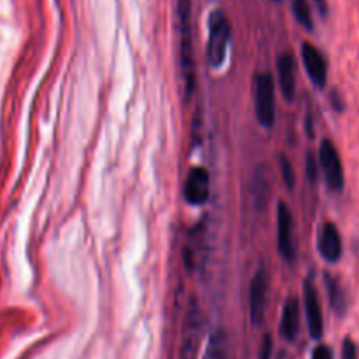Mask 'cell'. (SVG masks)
Segmentation results:
<instances>
[{
	"mask_svg": "<svg viewBox=\"0 0 359 359\" xmlns=\"http://www.w3.org/2000/svg\"><path fill=\"white\" fill-rule=\"evenodd\" d=\"M342 359H358V346L351 339L344 340Z\"/></svg>",
	"mask_w": 359,
	"mask_h": 359,
	"instance_id": "d6986e66",
	"label": "cell"
},
{
	"mask_svg": "<svg viewBox=\"0 0 359 359\" xmlns=\"http://www.w3.org/2000/svg\"><path fill=\"white\" fill-rule=\"evenodd\" d=\"M305 165H307V177L309 181L312 182V184H316L318 182V177H319V158L316 160V156L312 153H307V156H305Z\"/></svg>",
	"mask_w": 359,
	"mask_h": 359,
	"instance_id": "ac0fdd59",
	"label": "cell"
},
{
	"mask_svg": "<svg viewBox=\"0 0 359 359\" xmlns=\"http://www.w3.org/2000/svg\"><path fill=\"white\" fill-rule=\"evenodd\" d=\"M279 163H280V172H283V179H284V182H286V188L293 189L294 188V170H293V167H291V161L287 160L286 156H280Z\"/></svg>",
	"mask_w": 359,
	"mask_h": 359,
	"instance_id": "e0dca14e",
	"label": "cell"
},
{
	"mask_svg": "<svg viewBox=\"0 0 359 359\" xmlns=\"http://www.w3.org/2000/svg\"><path fill=\"white\" fill-rule=\"evenodd\" d=\"M302 58H304V65L312 83L318 88L325 86L326 79H328V63H326L325 55L316 46H312L311 42H304Z\"/></svg>",
	"mask_w": 359,
	"mask_h": 359,
	"instance_id": "30bf717a",
	"label": "cell"
},
{
	"mask_svg": "<svg viewBox=\"0 0 359 359\" xmlns=\"http://www.w3.org/2000/svg\"><path fill=\"white\" fill-rule=\"evenodd\" d=\"M277 72H279L280 93L287 102H291L297 95V63L291 53H283L277 58Z\"/></svg>",
	"mask_w": 359,
	"mask_h": 359,
	"instance_id": "7c38bea8",
	"label": "cell"
},
{
	"mask_svg": "<svg viewBox=\"0 0 359 359\" xmlns=\"http://www.w3.org/2000/svg\"><path fill=\"white\" fill-rule=\"evenodd\" d=\"M319 165L323 168L326 182H328L332 191H342L344 184H346V175H344L342 160L337 151L335 144L330 139H325L319 147Z\"/></svg>",
	"mask_w": 359,
	"mask_h": 359,
	"instance_id": "5b68a950",
	"label": "cell"
},
{
	"mask_svg": "<svg viewBox=\"0 0 359 359\" xmlns=\"http://www.w3.org/2000/svg\"><path fill=\"white\" fill-rule=\"evenodd\" d=\"M276 2H279V0H276Z\"/></svg>",
	"mask_w": 359,
	"mask_h": 359,
	"instance_id": "603a6c76",
	"label": "cell"
},
{
	"mask_svg": "<svg viewBox=\"0 0 359 359\" xmlns=\"http://www.w3.org/2000/svg\"><path fill=\"white\" fill-rule=\"evenodd\" d=\"M291 7H293V14L298 23L304 28H307V30H312L314 28V21H312L311 6H309L307 0H293V6Z\"/></svg>",
	"mask_w": 359,
	"mask_h": 359,
	"instance_id": "2e32d148",
	"label": "cell"
},
{
	"mask_svg": "<svg viewBox=\"0 0 359 359\" xmlns=\"http://www.w3.org/2000/svg\"><path fill=\"white\" fill-rule=\"evenodd\" d=\"M269 272L265 266H259L249 286V316L255 326H262L266 316V302H269Z\"/></svg>",
	"mask_w": 359,
	"mask_h": 359,
	"instance_id": "277c9868",
	"label": "cell"
},
{
	"mask_svg": "<svg viewBox=\"0 0 359 359\" xmlns=\"http://www.w3.org/2000/svg\"><path fill=\"white\" fill-rule=\"evenodd\" d=\"M270 354H272V337L266 333V335L263 337L262 354H259V359H270Z\"/></svg>",
	"mask_w": 359,
	"mask_h": 359,
	"instance_id": "44dd1931",
	"label": "cell"
},
{
	"mask_svg": "<svg viewBox=\"0 0 359 359\" xmlns=\"http://www.w3.org/2000/svg\"><path fill=\"white\" fill-rule=\"evenodd\" d=\"M312 359H333V351L328 346H325V344H321L312 353Z\"/></svg>",
	"mask_w": 359,
	"mask_h": 359,
	"instance_id": "ffe728a7",
	"label": "cell"
},
{
	"mask_svg": "<svg viewBox=\"0 0 359 359\" xmlns=\"http://www.w3.org/2000/svg\"><path fill=\"white\" fill-rule=\"evenodd\" d=\"M228 349H230V340L224 330H214L209 337L205 354L203 359H228Z\"/></svg>",
	"mask_w": 359,
	"mask_h": 359,
	"instance_id": "5bb4252c",
	"label": "cell"
},
{
	"mask_svg": "<svg viewBox=\"0 0 359 359\" xmlns=\"http://www.w3.org/2000/svg\"><path fill=\"white\" fill-rule=\"evenodd\" d=\"M203 318L198 307H191L184 323V335L181 342V359H196L202 339Z\"/></svg>",
	"mask_w": 359,
	"mask_h": 359,
	"instance_id": "ba28073f",
	"label": "cell"
},
{
	"mask_svg": "<svg viewBox=\"0 0 359 359\" xmlns=\"http://www.w3.org/2000/svg\"><path fill=\"white\" fill-rule=\"evenodd\" d=\"M277 249L286 262L293 263L297 258L293 238V216L284 202L277 207Z\"/></svg>",
	"mask_w": 359,
	"mask_h": 359,
	"instance_id": "8992f818",
	"label": "cell"
},
{
	"mask_svg": "<svg viewBox=\"0 0 359 359\" xmlns=\"http://www.w3.org/2000/svg\"><path fill=\"white\" fill-rule=\"evenodd\" d=\"M210 196V175L203 167H193L184 182V198L189 205H203Z\"/></svg>",
	"mask_w": 359,
	"mask_h": 359,
	"instance_id": "52a82bcc",
	"label": "cell"
},
{
	"mask_svg": "<svg viewBox=\"0 0 359 359\" xmlns=\"http://www.w3.org/2000/svg\"><path fill=\"white\" fill-rule=\"evenodd\" d=\"M179 32H181V69L184 77L186 95H191L195 88V58H193V30H191V0H177Z\"/></svg>",
	"mask_w": 359,
	"mask_h": 359,
	"instance_id": "6da1fadb",
	"label": "cell"
},
{
	"mask_svg": "<svg viewBox=\"0 0 359 359\" xmlns=\"http://www.w3.org/2000/svg\"><path fill=\"white\" fill-rule=\"evenodd\" d=\"M231 25L224 11L216 9L209 16V41H207V63L210 69H219L226 60Z\"/></svg>",
	"mask_w": 359,
	"mask_h": 359,
	"instance_id": "7a4b0ae2",
	"label": "cell"
},
{
	"mask_svg": "<svg viewBox=\"0 0 359 359\" xmlns=\"http://www.w3.org/2000/svg\"><path fill=\"white\" fill-rule=\"evenodd\" d=\"M316 4H318L319 13H321V14L328 13V4H326V0H316Z\"/></svg>",
	"mask_w": 359,
	"mask_h": 359,
	"instance_id": "7402d4cb",
	"label": "cell"
},
{
	"mask_svg": "<svg viewBox=\"0 0 359 359\" xmlns=\"http://www.w3.org/2000/svg\"><path fill=\"white\" fill-rule=\"evenodd\" d=\"M304 305L305 314H307V325L309 333L312 339H321L323 332H325V323H323V311L321 302H319L318 290H316L314 283L307 279L304 283Z\"/></svg>",
	"mask_w": 359,
	"mask_h": 359,
	"instance_id": "9c48e42d",
	"label": "cell"
},
{
	"mask_svg": "<svg viewBox=\"0 0 359 359\" xmlns=\"http://www.w3.org/2000/svg\"><path fill=\"white\" fill-rule=\"evenodd\" d=\"M300 332V304L297 298L290 297L284 304L283 319H280V335L293 342Z\"/></svg>",
	"mask_w": 359,
	"mask_h": 359,
	"instance_id": "4fadbf2b",
	"label": "cell"
},
{
	"mask_svg": "<svg viewBox=\"0 0 359 359\" xmlns=\"http://www.w3.org/2000/svg\"><path fill=\"white\" fill-rule=\"evenodd\" d=\"M326 284H328V297H330V302H332V307L335 309L340 316L346 314L347 297H346V293H344L340 283L335 279V277L326 276Z\"/></svg>",
	"mask_w": 359,
	"mask_h": 359,
	"instance_id": "9a60e30c",
	"label": "cell"
},
{
	"mask_svg": "<svg viewBox=\"0 0 359 359\" xmlns=\"http://www.w3.org/2000/svg\"><path fill=\"white\" fill-rule=\"evenodd\" d=\"M256 116L262 126L272 128L276 123V81L270 74L256 77Z\"/></svg>",
	"mask_w": 359,
	"mask_h": 359,
	"instance_id": "3957f363",
	"label": "cell"
},
{
	"mask_svg": "<svg viewBox=\"0 0 359 359\" xmlns=\"http://www.w3.org/2000/svg\"><path fill=\"white\" fill-rule=\"evenodd\" d=\"M318 249L323 259L328 263H337L342 258V237H340L339 228L333 223H326L319 231Z\"/></svg>",
	"mask_w": 359,
	"mask_h": 359,
	"instance_id": "8fae6325",
	"label": "cell"
}]
</instances>
